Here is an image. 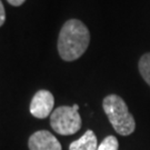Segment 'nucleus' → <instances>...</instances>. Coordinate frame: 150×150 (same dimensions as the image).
Listing matches in <instances>:
<instances>
[{
	"label": "nucleus",
	"mask_w": 150,
	"mask_h": 150,
	"mask_svg": "<svg viewBox=\"0 0 150 150\" xmlns=\"http://www.w3.org/2000/svg\"><path fill=\"white\" fill-rule=\"evenodd\" d=\"M90 42V32L78 19L64 22L58 37V52L64 61H74L85 54Z\"/></svg>",
	"instance_id": "f257e3e1"
},
{
	"label": "nucleus",
	"mask_w": 150,
	"mask_h": 150,
	"mask_svg": "<svg viewBox=\"0 0 150 150\" xmlns=\"http://www.w3.org/2000/svg\"><path fill=\"white\" fill-rule=\"evenodd\" d=\"M103 111L107 115L113 129L121 136H129L134 131L136 122L128 106L121 97L109 95L102 101Z\"/></svg>",
	"instance_id": "f03ea898"
},
{
	"label": "nucleus",
	"mask_w": 150,
	"mask_h": 150,
	"mask_svg": "<svg viewBox=\"0 0 150 150\" xmlns=\"http://www.w3.org/2000/svg\"><path fill=\"white\" fill-rule=\"evenodd\" d=\"M79 106H61L54 109L50 115V126L57 134L69 136L79 131L81 128V117L78 113Z\"/></svg>",
	"instance_id": "7ed1b4c3"
},
{
	"label": "nucleus",
	"mask_w": 150,
	"mask_h": 150,
	"mask_svg": "<svg viewBox=\"0 0 150 150\" xmlns=\"http://www.w3.org/2000/svg\"><path fill=\"white\" fill-rule=\"evenodd\" d=\"M54 105V98L48 90H39L35 93L30 102V113L38 119L47 118L52 113Z\"/></svg>",
	"instance_id": "20e7f679"
},
{
	"label": "nucleus",
	"mask_w": 150,
	"mask_h": 150,
	"mask_svg": "<svg viewBox=\"0 0 150 150\" xmlns=\"http://www.w3.org/2000/svg\"><path fill=\"white\" fill-rule=\"evenodd\" d=\"M29 150H62L59 140L47 130L32 134L28 141Z\"/></svg>",
	"instance_id": "39448f33"
},
{
	"label": "nucleus",
	"mask_w": 150,
	"mask_h": 150,
	"mask_svg": "<svg viewBox=\"0 0 150 150\" xmlns=\"http://www.w3.org/2000/svg\"><path fill=\"white\" fill-rule=\"evenodd\" d=\"M97 137L92 130H87L79 139L69 146V150H97Z\"/></svg>",
	"instance_id": "423d86ee"
},
{
	"label": "nucleus",
	"mask_w": 150,
	"mask_h": 150,
	"mask_svg": "<svg viewBox=\"0 0 150 150\" xmlns=\"http://www.w3.org/2000/svg\"><path fill=\"white\" fill-rule=\"evenodd\" d=\"M139 72L144 80L150 86V52L145 54L139 60Z\"/></svg>",
	"instance_id": "0eeeda50"
},
{
	"label": "nucleus",
	"mask_w": 150,
	"mask_h": 150,
	"mask_svg": "<svg viewBox=\"0 0 150 150\" xmlns=\"http://www.w3.org/2000/svg\"><path fill=\"white\" fill-rule=\"evenodd\" d=\"M119 142L116 137L108 136L102 140V142L99 145L97 150H118Z\"/></svg>",
	"instance_id": "6e6552de"
},
{
	"label": "nucleus",
	"mask_w": 150,
	"mask_h": 150,
	"mask_svg": "<svg viewBox=\"0 0 150 150\" xmlns=\"http://www.w3.org/2000/svg\"><path fill=\"white\" fill-rule=\"evenodd\" d=\"M6 21V11H5V7L2 5V1L0 0V27L5 23Z\"/></svg>",
	"instance_id": "1a4fd4ad"
},
{
	"label": "nucleus",
	"mask_w": 150,
	"mask_h": 150,
	"mask_svg": "<svg viewBox=\"0 0 150 150\" xmlns=\"http://www.w3.org/2000/svg\"><path fill=\"white\" fill-rule=\"evenodd\" d=\"M11 6H15V7H19V6H21L26 0H7Z\"/></svg>",
	"instance_id": "9d476101"
}]
</instances>
